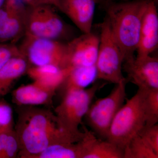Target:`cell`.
<instances>
[{"label": "cell", "mask_w": 158, "mask_h": 158, "mask_svg": "<svg viewBox=\"0 0 158 158\" xmlns=\"http://www.w3.org/2000/svg\"><path fill=\"white\" fill-rule=\"evenodd\" d=\"M83 128L84 158H124L121 148L107 140L98 138L85 126L83 125Z\"/></svg>", "instance_id": "14"}, {"label": "cell", "mask_w": 158, "mask_h": 158, "mask_svg": "<svg viewBox=\"0 0 158 158\" xmlns=\"http://www.w3.org/2000/svg\"><path fill=\"white\" fill-rule=\"evenodd\" d=\"M55 94L34 82L13 90L12 99L17 106L48 105L52 104Z\"/></svg>", "instance_id": "15"}, {"label": "cell", "mask_w": 158, "mask_h": 158, "mask_svg": "<svg viewBox=\"0 0 158 158\" xmlns=\"http://www.w3.org/2000/svg\"><path fill=\"white\" fill-rule=\"evenodd\" d=\"M49 5L28 6L24 15L25 35L68 42L75 36L73 27Z\"/></svg>", "instance_id": "5"}, {"label": "cell", "mask_w": 158, "mask_h": 158, "mask_svg": "<svg viewBox=\"0 0 158 158\" xmlns=\"http://www.w3.org/2000/svg\"><path fill=\"white\" fill-rule=\"evenodd\" d=\"M146 126L158 124V90H146L144 98Z\"/></svg>", "instance_id": "21"}, {"label": "cell", "mask_w": 158, "mask_h": 158, "mask_svg": "<svg viewBox=\"0 0 158 158\" xmlns=\"http://www.w3.org/2000/svg\"><path fill=\"white\" fill-rule=\"evenodd\" d=\"M6 1V0H0V9L4 6Z\"/></svg>", "instance_id": "27"}, {"label": "cell", "mask_w": 158, "mask_h": 158, "mask_svg": "<svg viewBox=\"0 0 158 158\" xmlns=\"http://www.w3.org/2000/svg\"><path fill=\"white\" fill-rule=\"evenodd\" d=\"M99 45V36L92 31L83 34L67 42L69 66L95 65Z\"/></svg>", "instance_id": "10"}, {"label": "cell", "mask_w": 158, "mask_h": 158, "mask_svg": "<svg viewBox=\"0 0 158 158\" xmlns=\"http://www.w3.org/2000/svg\"><path fill=\"white\" fill-rule=\"evenodd\" d=\"M96 4H99L101 6L104 5L106 3L111 2H125V1H134V0H94ZM156 3L157 2L158 0H153Z\"/></svg>", "instance_id": "26"}, {"label": "cell", "mask_w": 158, "mask_h": 158, "mask_svg": "<svg viewBox=\"0 0 158 158\" xmlns=\"http://www.w3.org/2000/svg\"><path fill=\"white\" fill-rule=\"evenodd\" d=\"M100 29L95 64L97 78L116 85L126 79L123 73V57L106 19L101 24Z\"/></svg>", "instance_id": "8"}, {"label": "cell", "mask_w": 158, "mask_h": 158, "mask_svg": "<svg viewBox=\"0 0 158 158\" xmlns=\"http://www.w3.org/2000/svg\"><path fill=\"white\" fill-rule=\"evenodd\" d=\"M158 154V125H145L138 134Z\"/></svg>", "instance_id": "23"}, {"label": "cell", "mask_w": 158, "mask_h": 158, "mask_svg": "<svg viewBox=\"0 0 158 158\" xmlns=\"http://www.w3.org/2000/svg\"><path fill=\"white\" fill-rule=\"evenodd\" d=\"M29 65L28 61L21 53L10 59L0 69V98L11 91L15 82L27 73Z\"/></svg>", "instance_id": "16"}, {"label": "cell", "mask_w": 158, "mask_h": 158, "mask_svg": "<svg viewBox=\"0 0 158 158\" xmlns=\"http://www.w3.org/2000/svg\"><path fill=\"white\" fill-rule=\"evenodd\" d=\"M105 84L94 83L84 89H74L64 92L60 103L54 110L58 126L71 135L82 137L83 131L79 129L93 99Z\"/></svg>", "instance_id": "4"}, {"label": "cell", "mask_w": 158, "mask_h": 158, "mask_svg": "<svg viewBox=\"0 0 158 158\" xmlns=\"http://www.w3.org/2000/svg\"><path fill=\"white\" fill-rule=\"evenodd\" d=\"M97 78L95 65L73 67L62 86L64 92L74 89H84L93 85Z\"/></svg>", "instance_id": "18"}, {"label": "cell", "mask_w": 158, "mask_h": 158, "mask_svg": "<svg viewBox=\"0 0 158 158\" xmlns=\"http://www.w3.org/2000/svg\"><path fill=\"white\" fill-rule=\"evenodd\" d=\"M96 4L94 0H60L59 10L83 34H87L92 30Z\"/></svg>", "instance_id": "12"}, {"label": "cell", "mask_w": 158, "mask_h": 158, "mask_svg": "<svg viewBox=\"0 0 158 158\" xmlns=\"http://www.w3.org/2000/svg\"><path fill=\"white\" fill-rule=\"evenodd\" d=\"M17 106L14 131L19 144L18 157L33 158L51 145L76 143L83 138L60 128L50 110L33 106Z\"/></svg>", "instance_id": "1"}, {"label": "cell", "mask_w": 158, "mask_h": 158, "mask_svg": "<svg viewBox=\"0 0 158 158\" xmlns=\"http://www.w3.org/2000/svg\"><path fill=\"white\" fill-rule=\"evenodd\" d=\"M26 4L29 6L49 5L59 9L60 0H24Z\"/></svg>", "instance_id": "25"}, {"label": "cell", "mask_w": 158, "mask_h": 158, "mask_svg": "<svg viewBox=\"0 0 158 158\" xmlns=\"http://www.w3.org/2000/svg\"><path fill=\"white\" fill-rule=\"evenodd\" d=\"M25 14L11 13L0 17V44H16L26 34Z\"/></svg>", "instance_id": "17"}, {"label": "cell", "mask_w": 158, "mask_h": 158, "mask_svg": "<svg viewBox=\"0 0 158 158\" xmlns=\"http://www.w3.org/2000/svg\"><path fill=\"white\" fill-rule=\"evenodd\" d=\"M123 70L127 74L128 82L138 88L158 90V59L149 56L134 57L125 60Z\"/></svg>", "instance_id": "9"}, {"label": "cell", "mask_w": 158, "mask_h": 158, "mask_svg": "<svg viewBox=\"0 0 158 158\" xmlns=\"http://www.w3.org/2000/svg\"><path fill=\"white\" fill-rule=\"evenodd\" d=\"M149 0L111 2L102 6L123 62L135 57L142 19Z\"/></svg>", "instance_id": "2"}, {"label": "cell", "mask_w": 158, "mask_h": 158, "mask_svg": "<svg viewBox=\"0 0 158 158\" xmlns=\"http://www.w3.org/2000/svg\"><path fill=\"white\" fill-rule=\"evenodd\" d=\"M127 79L116 84L107 96L92 102L84 119L97 137L106 140L111 123L126 100Z\"/></svg>", "instance_id": "6"}, {"label": "cell", "mask_w": 158, "mask_h": 158, "mask_svg": "<svg viewBox=\"0 0 158 158\" xmlns=\"http://www.w3.org/2000/svg\"><path fill=\"white\" fill-rule=\"evenodd\" d=\"M21 54L16 44H0V69L12 58Z\"/></svg>", "instance_id": "24"}, {"label": "cell", "mask_w": 158, "mask_h": 158, "mask_svg": "<svg viewBox=\"0 0 158 158\" xmlns=\"http://www.w3.org/2000/svg\"><path fill=\"white\" fill-rule=\"evenodd\" d=\"M81 140L76 143L51 145L33 158H83L84 150Z\"/></svg>", "instance_id": "19"}, {"label": "cell", "mask_w": 158, "mask_h": 158, "mask_svg": "<svg viewBox=\"0 0 158 158\" xmlns=\"http://www.w3.org/2000/svg\"><path fill=\"white\" fill-rule=\"evenodd\" d=\"M72 67L62 68L53 65L29 66L27 73L34 82L46 90L56 93Z\"/></svg>", "instance_id": "13"}, {"label": "cell", "mask_w": 158, "mask_h": 158, "mask_svg": "<svg viewBox=\"0 0 158 158\" xmlns=\"http://www.w3.org/2000/svg\"><path fill=\"white\" fill-rule=\"evenodd\" d=\"M124 158H158V154L138 135L133 137L124 150Z\"/></svg>", "instance_id": "20"}, {"label": "cell", "mask_w": 158, "mask_h": 158, "mask_svg": "<svg viewBox=\"0 0 158 158\" xmlns=\"http://www.w3.org/2000/svg\"><path fill=\"white\" fill-rule=\"evenodd\" d=\"M156 3L149 0L142 19L136 57L149 56L157 48L158 14Z\"/></svg>", "instance_id": "11"}, {"label": "cell", "mask_w": 158, "mask_h": 158, "mask_svg": "<svg viewBox=\"0 0 158 158\" xmlns=\"http://www.w3.org/2000/svg\"><path fill=\"white\" fill-rule=\"evenodd\" d=\"M145 89L138 88L134 96L126 99L111 123L106 140L123 151L130 140L146 124Z\"/></svg>", "instance_id": "3"}, {"label": "cell", "mask_w": 158, "mask_h": 158, "mask_svg": "<svg viewBox=\"0 0 158 158\" xmlns=\"http://www.w3.org/2000/svg\"><path fill=\"white\" fill-rule=\"evenodd\" d=\"M19 47L21 53L33 66L53 65L69 68L67 43L25 35Z\"/></svg>", "instance_id": "7"}, {"label": "cell", "mask_w": 158, "mask_h": 158, "mask_svg": "<svg viewBox=\"0 0 158 158\" xmlns=\"http://www.w3.org/2000/svg\"><path fill=\"white\" fill-rule=\"evenodd\" d=\"M13 110L5 101L0 100V134L14 130Z\"/></svg>", "instance_id": "22"}]
</instances>
